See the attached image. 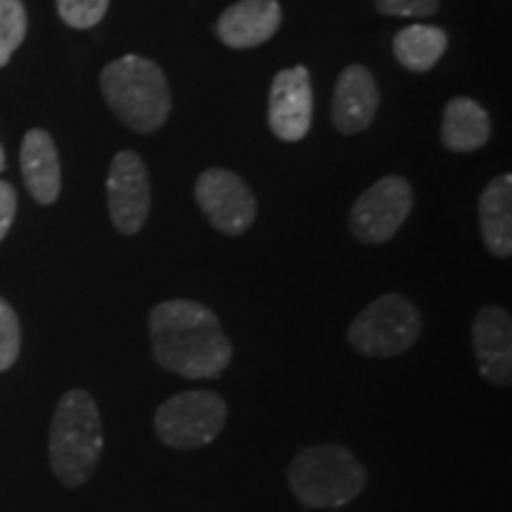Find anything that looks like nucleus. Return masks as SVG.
Here are the masks:
<instances>
[{
  "instance_id": "obj_9",
  "label": "nucleus",
  "mask_w": 512,
  "mask_h": 512,
  "mask_svg": "<svg viewBox=\"0 0 512 512\" xmlns=\"http://www.w3.org/2000/svg\"><path fill=\"white\" fill-rule=\"evenodd\" d=\"M107 207L121 235H136L145 226L150 214V178L136 152L121 150L114 155L107 176Z\"/></svg>"
},
{
  "instance_id": "obj_1",
  "label": "nucleus",
  "mask_w": 512,
  "mask_h": 512,
  "mask_svg": "<svg viewBox=\"0 0 512 512\" xmlns=\"http://www.w3.org/2000/svg\"><path fill=\"white\" fill-rule=\"evenodd\" d=\"M152 356L157 366L185 380L219 377L233 361V342L209 306L169 299L150 311Z\"/></svg>"
},
{
  "instance_id": "obj_2",
  "label": "nucleus",
  "mask_w": 512,
  "mask_h": 512,
  "mask_svg": "<svg viewBox=\"0 0 512 512\" xmlns=\"http://www.w3.org/2000/svg\"><path fill=\"white\" fill-rule=\"evenodd\" d=\"M287 484L304 508L337 510L366 491L368 470L342 444L306 446L287 467Z\"/></svg>"
},
{
  "instance_id": "obj_22",
  "label": "nucleus",
  "mask_w": 512,
  "mask_h": 512,
  "mask_svg": "<svg viewBox=\"0 0 512 512\" xmlns=\"http://www.w3.org/2000/svg\"><path fill=\"white\" fill-rule=\"evenodd\" d=\"M15 211H17V192L10 183L0 181V242L5 240L12 221H15Z\"/></svg>"
},
{
  "instance_id": "obj_4",
  "label": "nucleus",
  "mask_w": 512,
  "mask_h": 512,
  "mask_svg": "<svg viewBox=\"0 0 512 512\" xmlns=\"http://www.w3.org/2000/svg\"><path fill=\"white\" fill-rule=\"evenodd\" d=\"M100 83L107 105L133 131L155 133L169 119V83L159 64L147 57H119L107 64Z\"/></svg>"
},
{
  "instance_id": "obj_17",
  "label": "nucleus",
  "mask_w": 512,
  "mask_h": 512,
  "mask_svg": "<svg viewBox=\"0 0 512 512\" xmlns=\"http://www.w3.org/2000/svg\"><path fill=\"white\" fill-rule=\"evenodd\" d=\"M448 48L444 29L432 24H411L394 36V55L411 72H427Z\"/></svg>"
},
{
  "instance_id": "obj_15",
  "label": "nucleus",
  "mask_w": 512,
  "mask_h": 512,
  "mask_svg": "<svg viewBox=\"0 0 512 512\" xmlns=\"http://www.w3.org/2000/svg\"><path fill=\"white\" fill-rule=\"evenodd\" d=\"M479 230L486 249L498 259L512 254V176H498L479 195Z\"/></svg>"
},
{
  "instance_id": "obj_6",
  "label": "nucleus",
  "mask_w": 512,
  "mask_h": 512,
  "mask_svg": "<svg viewBox=\"0 0 512 512\" xmlns=\"http://www.w3.org/2000/svg\"><path fill=\"white\" fill-rule=\"evenodd\" d=\"M228 418L223 396L209 389H188L166 399L155 413V432L162 444L192 451L216 441Z\"/></svg>"
},
{
  "instance_id": "obj_18",
  "label": "nucleus",
  "mask_w": 512,
  "mask_h": 512,
  "mask_svg": "<svg viewBox=\"0 0 512 512\" xmlns=\"http://www.w3.org/2000/svg\"><path fill=\"white\" fill-rule=\"evenodd\" d=\"M24 36H27V12L22 0H0V67L10 62Z\"/></svg>"
},
{
  "instance_id": "obj_14",
  "label": "nucleus",
  "mask_w": 512,
  "mask_h": 512,
  "mask_svg": "<svg viewBox=\"0 0 512 512\" xmlns=\"http://www.w3.org/2000/svg\"><path fill=\"white\" fill-rule=\"evenodd\" d=\"M22 174L31 197L38 204H53L62 188L60 157L53 138L41 128H34L22 143Z\"/></svg>"
},
{
  "instance_id": "obj_16",
  "label": "nucleus",
  "mask_w": 512,
  "mask_h": 512,
  "mask_svg": "<svg viewBox=\"0 0 512 512\" xmlns=\"http://www.w3.org/2000/svg\"><path fill=\"white\" fill-rule=\"evenodd\" d=\"M489 114L470 98H453L444 110L441 140L453 152H475L489 140Z\"/></svg>"
},
{
  "instance_id": "obj_21",
  "label": "nucleus",
  "mask_w": 512,
  "mask_h": 512,
  "mask_svg": "<svg viewBox=\"0 0 512 512\" xmlns=\"http://www.w3.org/2000/svg\"><path fill=\"white\" fill-rule=\"evenodd\" d=\"M439 5L441 0H375L377 12L389 17H430Z\"/></svg>"
},
{
  "instance_id": "obj_8",
  "label": "nucleus",
  "mask_w": 512,
  "mask_h": 512,
  "mask_svg": "<svg viewBox=\"0 0 512 512\" xmlns=\"http://www.w3.org/2000/svg\"><path fill=\"white\" fill-rule=\"evenodd\" d=\"M195 200L202 214L219 233L238 238L256 219V197L238 174L228 169H207L195 183Z\"/></svg>"
},
{
  "instance_id": "obj_3",
  "label": "nucleus",
  "mask_w": 512,
  "mask_h": 512,
  "mask_svg": "<svg viewBox=\"0 0 512 512\" xmlns=\"http://www.w3.org/2000/svg\"><path fill=\"white\" fill-rule=\"evenodd\" d=\"M102 446L105 437L98 403L83 389H72L57 403L50 425L48 456L55 477L69 489L83 486L100 463Z\"/></svg>"
},
{
  "instance_id": "obj_13",
  "label": "nucleus",
  "mask_w": 512,
  "mask_h": 512,
  "mask_svg": "<svg viewBox=\"0 0 512 512\" xmlns=\"http://www.w3.org/2000/svg\"><path fill=\"white\" fill-rule=\"evenodd\" d=\"M283 22V12L275 0H240L230 5L219 19L221 41L230 48H256L275 36Z\"/></svg>"
},
{
  "instance_id": "obj_10",
  "label": "nucleus",
  "mask_w": 512,
  "mask_h": 512,
  "mask_svg": "<svg viewBox=\"0 0 512 512\" xmlns=\"http://www.w3.org/2000/svg\"><path fill=\"white\" fill-rule=\"evenodd\" d=\"M313 93L306 67L283 69L275 74L268 98V124L280 140L297 143L311 128Z\"/></svg>"
},
{
  "instance_id": "obj_11",
  "label": "nucleus",
  "mask_w": 512,
  "mask_h": 512,
  "mask_svg": "<svg viewBox=\"0 0 512 512\" xmlns=\"http://www.w3.org/2000/svg\"><path fill=\"white\" fill-rule=\"evenodd\" d=\"M477 368L494 387L512 384V318L503 306H484L472 320Z\"/></svg>"
},
{
  "instance_id": "obj_7",
  "label": "nucleus",
  "mask_w": 512,
  "mask_h": 512,
  "mask_svg": "<svg viewBox=\"0 0 512 512\" xmlns=\"http://www.w3.org/2000/svg\"><path fill=\"white\" fill-rule=\"evenodd\" d=\"M411 209L413 190L406 178H382V181L370 185L351 207V235L363 245H384L399 233Z\"/></svg>"
},
{
  "instance_id": "obj_5",
  "label": "nucleus",
  "mask_w": 512,
  "mask_h": 512,
  "mask_svg": "<svg viewBox=\"0 0 512 512\" xmlns=\"http://www.w3.org/2000/svg\"><path fill=\"white\" fill-rule=\"evenodd\" d=\"M422 335V316L403 294H382L354 318L349 342L368 358H394L415 347Z\"/></svg>"
},
{
  "instance_id": "obj_12",
  "label": "nucleus",
  "mask_w": 512,
  "mask_h": 512,
  "mask_svg": "<svg viewBox=\"0 0 512 512\" xmlns=\"http://www.w3.org/2000/svg\"><path fill=\"white\" fill-rule=\"evenodd\" d=\"M377 107H380V91L373 74L361 64H351L339 74L332 100V121L337 131L361 133L373 124Z\"/></svg>"
},
{
  "instance_id": "obj_19",
  "label": "nucleus",
  "mask_w": 512,
  "mask_h": 512,
  "mask_svg": "<svg viewBox=\"0 0 512 512\" xmlns=\"http://www.w3.org/2000/svg\"><path fill=\"white\" fill-rule=\"evenodd\" d=\"M19 347H22V330H19L17 313L0 297V373L15 366Z\"/></svg>"
},
{
  "instance_id": "obj_20",
  "label": "nucleus",
  "mask_w": 512,
  "mask_h": 512,
  "mask_svg": "<svg viewBox=\"0 0 512 512\" xmlns=\"http://www.w3.org/2000/svg\"><path fill=\"white\" fill-rule=\"evenodd\" d=\"M110 0H57L60 17L74 29H91L105 17Z\"/></svg>"
},
{
  "instance_id": "obj_23",
  "label": "nucleus",
  "mask_w": 512,
  "mask_h": 512,
  "mask_svg": "<svg viewBox=\"0 0 512 512\" xmlns=\"http://www.w3.org/2000/svg\"><path fill=\"white\" fill-rule=\"evenodd\" d=\"M5 169V152H3V147H0V171Z\"/></svg>"
}]
</instances>
